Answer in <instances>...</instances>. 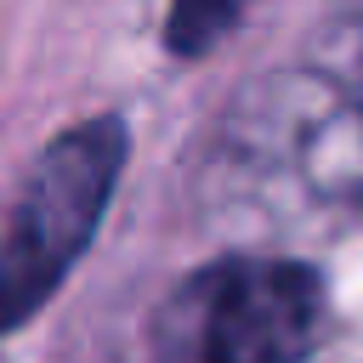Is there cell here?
Here are the masks:
<instances>
[{"label":"cell","instance_id":"obj_1","mask_svg":"<svg viewBox=\"0 0 363 363\" xmlns=\"http://www.w3.org/2000/svg\"><path fill=\"white\" fill-rule=\"evenodd\" d=\"M329 312L312 261L233 250L176 278L130 329L119 363H312Z\"/></svg>","mask_w":363,"mask_h":363},{"label":"cell","instance_id":"obj_2","mask_svg":"<svg viewBox=\"0 0 363 363\" xmlns=\"http://www.w3.org/2000/svg\"><path fill=\"white\" fill-rule=\"evenodd\" d=\"M130 130L119 113H91L57 130L23 170L0 216V335L34 323V312L68 284L79 255L119 193Z\"/></svg>","mask_w":363,"mask_h":363},{"label":"cell","instance_id":"obj_3","mask_svg":"<svg viewBox=\"0 0 363 363\" xmlns=\"http://www.w3.org/2000/svg\"><path fill=\"white\" fill-rule=\"evenodd\" d=\"M221 153L238 170L278 176L306 210L363 216V91L323 68H278L244 85Z\"/></svg>","mask_w":363,"mask_h":363},{"label":"cell","instance_id":"obj_4","mask_svg":"<svg viewBox=\"0 0 363 363\" xmlns=\"http://www.w3.org/2000/svg\"><path fill=\"white\" fill-rule=\"evenodd\" d=\"M250 6L255 0H170L164 6V51L176 57V62H199V57H210L244 17H250Z\"/></svg>","mask_w":363,"mask_h":363}]
</instances>
